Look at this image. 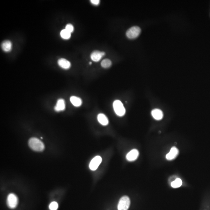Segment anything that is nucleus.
I'll use <instances>...</instances> for the list:
<instances>
[{
  "label": "nucleus",
  "mask_w": 210,
  "mask_h": 210,
  "mask_svg": "<svg viewBox=\"0 0 210 210\" xmlns=\"http://www.w3.org/2000/svg\"><path fill=\"white\" fill-rule=\"evenodd\" d=\"M66 108V104L64 100L63 99H60L58 100L54 109L56 111L59 112L63 111Z\"/></svg>",
  "instance_id": "f8f14e48"
},
{
  "label": "nucleus",
  "mask_w": 210,
  "mask_h": 210,
  "mask_svg": "<svg viewBox=\"0 0 210 210\" xmlns=\"http://www.w3.org/2000/svg\"><path fill=\"white\" fill-rule=\"evenodd\" d=\"M98 122L103 126H106L109 124V120L104 114H99L97 117Z\"/></svg>",
  "instance_id": "9b49d317"
},
{
  "label": "nucleus",
  "mask_w": 210,
  "mask_h": 210,
  "mask_svg": "<svg viewBox=\"0 0 210 210\" xmlns=\"http://www.w3.org/2000/svg\"><path fill=\"white\" fill-rule=\"evenodd\" d=\"M19 199L16 195L14 193H10L7 198V204L10 209H14L18 205Z\"/></svg>",
  "instance_id": "7ed1b4c3"
},
{
  "label": "nucleus",
  "mask_w": 210,
  "mask_h": 210,
  "mask_svg": "<svg viewBox=\"0 0 210 210\" xmlns=\"http://www.w3.org/2000/svg\"><path fill=\"white\" fill-rule=\"evenodd\" d=\"M1 47L3 51L5 52H9L12 49V43L9 40L4 41L2 43Z\"/></svg>",
  "instance_id": "4468645a"
},
{
  "label": "nucleus",
  "mask_w": 210,
  "mask_h": 210,
  "mask_svg": "<svg viewBox=\"0 0 210 210\" xmlns=\"http://www.w3.org/2000/svg\"><path fill=\"white\" fill-rule=\"evenodd\" d=\"M60 36L64 39H68L71 37V33L67 31L66 29L62 30L60 32Z\"/></svg>",
  "instance_id": "dca6fc26"
},
{
  "label": "nucleus",
  "mask_w": 210,
  "mask_h": 210,
  "mask_svg": "<svg viewBox=\"0 0 210 210\" xmlns=\"http://www.w3.org/2000/svg\"><path fill=\"white\" fill-rule=\"evenodd\" d=\"M70 102L75 107H79L82 105V99L78 97L73 96L70 97Z\"/></svg>",
  "instance_id": "2eb2a0df"
},
{
  "label": "nucleus",
  "mask_w": 210,
  "mask_h": 210,
  "mask_svg": "<svg viewBox=\"0 0 210 210\" xmlns=\"http://www.w3.org/2000/svg\"><path fill=\"white\" fill-rule=\"evenodd\" d=\"M101 66L104 68H108L111 67L112 65V62L111 60L108 59H106L103 60L101 62Z\"/></svg>",
  "instance_id": "a211bd4d"
},
{
  "label": "nucleus",
  "mask_w": 210,
  "mask_h": 210,
  "mask_svg": "<svg viewBox=\"0 0 210 210\" xmlns=\"http://www.w3.org/2000/svg\"><path fill=\"white\" fill-rule=\"evenodd\" d=\"M141 32V29L137 26H134L129 28L126 32L128 38L130 39H134L137 38Z\"/></svg>",
  "instance_id": "39448f33"
},
{
  "label": "nucleus",
  "mask_w": 210,
  "mask_h": 210,
  "mask_svg": "<svg viewBox=\"0 0 210 210\" xmlns=\"http://www.w3.org/2000/svg\"><path fill=\"white\" fill-rule=\"evenodd\" d=\"M182 180L181 179L177 178L171 182V187L173 188H179L182 185Z\"/></svg>",
  "instance_id": "f3484780"
},
{
  "label": "nucleus",
  "mask_w": 210,
  "mask_h": 210,
  "mask_svg": "<svg viewBox=\"0 0 210 210\" xmlns=\"http://www.w3.org/2000/svg\"><path fill=\"white\" fill-rule=\"evenodd\" d=\"M179 153V150L175 147H173L171 149L169 152L166 155V159L167 160H171L175 159Z\"/></svg>",
  "instance_id": "1a4fd4ad"
},
{
  "label": "nucleus",
  "mask_w": 210,
  "mask_h": 210,
  "mask_svg": "<svg viewBox=\"0 0 210 210\" xmlns=\"http://www.w3.org/2000/svg\"><path fill=\"white\" fill-rule=\"evenodd\" d=\"M151 115L153 117L157 120H162L164 116L163 112L160 109H154L152 111Z\"/></svg>",
  "instance_id": "9d476101"
},
{
  "label": "nucleus",
  "mask_w": 210,
  "mask_h": 210,
  "mask_svg": "<svg viewBox=\"0 0 210 210\" xmlns=\"http://www.w3.org/2000/svg\"><path fill=\"white\" fill-rule=\"evenodd\" d=\"M28 144L30 148L34 151H42L45 148L43 142L36 137L30 138L28 141Z\"/></svg>",
  "instance_id": "f257e3e1"
},
{
  "label": "nucleus",
  "mask_w": 210,
  "mask_h": 210,
  "mask_svg": "<svg viewBox=\"0 0 210 210\" xmlns=\"http://www.w3.org/2000/svg\"><path fill=\"white\" fill-rule=\"evenodd\" d=\"M91 3L94 5H98L100 3V1L99 0H91Z\"/></svg>",
  "instance_id": "412c9836"
},
{
  "label": "nucleus",
  "mask_w": 210,
  "mask_h": 210,
  "mask_svg": "<svg viewBox=\"0 0 210 210\" xmlns=\"http://www.w3.org/2000/svg\"><path fill=\"white\" fill-rule=\"evenodd\" d=\"M58 64L60 67L65 69H68L71 67V64L70 62L66 59L63 58L59 59L58 60Z\"/></svg>",
  "instance_id": "ddd939ff"
},
{
  "label": "nucleus",
  "mask_w": 210,
  "mask_h": 210,
  "mask_svg": "<svg viewBox=\"0 0 210 210\" xmlns=\"http://www.w3.org/2000/svg\"><path fill=\"white\" fill-rule=\"evenodd\" d=\"M59 207V205L57 202H52L50 203L49 208L50 210H57Z\"/></svg>",
  "instance_id": "6ab92c4d"
},
{
  "label": "nucleus",
  "mask_w": 210,
  "mask_h": 210,
  "mask_svg": "<svg viewBox=\"0 0 210 210\" xmlns=\"http://www.w3.org/2000/svg\"><path fill=\"white\" fill-rule=\"evenodd\" d=\"M113 107L114 111L117 116L122 117L125 115L126 110L123 103L120 100H115L113 103Z\"/></svg>",
  "instance_id": "f03ea898"
},
{
  "label": "nucleus",
  "mask_w": 210,
  "mask_h": 210,
  "mask_svg": "<svg viewBox=\"0 0 210 210\" xmlns=\"http://www.w3.org/2000/svg\"><path fill=\"white\" fill-rule=\"evenodd\" d=\"M131 204L129 198L126 196H123L120 200L117 209L118 210H128Z\"/></svg>",
  "instance_id": "20e7f679"
},
{
  "label": "nucleus",
  "mask_w": 210,
  "mask_h": 210,
  "mask_svg": "<svg viewBox=\"0 0 210 210\" xmlns=\"http://www.w3.org/2000/svg\"><path fill=\"white\" fill-rule=\"evenodd\" d=\"M89 64H90V65L92 64V62H90Z\"/></svg>",
  "instance_id": "4be33fe9"
},
{
  "label": "nucleus",
  "mask_w": 210,
  "mask_h": 210,
  "mask_svg": "<svg viewBox=\"0 0 210 210\" xmlns=\"http://www.w3.org/2000/svg\"><path fill=\"white\" fill-rule=\"evenodd\" d=\"M66 29L67 31L69 32L70 33H72L74 30L73 26L71 24H68L66 25Z\"/></svg>",
  "instance_id": "aec40b11"
},
{
  "label": "nucleus",
  "mask_w": 210,
  "mask_h": 210,
  "mask_svg": "<svg viewBox=\"0 0 210 210\" xmlns=\"http://www.w3.org/2000/svg\"><path fill=\"white\" fill-rule=\"evenodd\" d=\"M105 55L104 52L99 51H95L91 55V59L93 61L98 62L101 60L102 57Z\"/></svg>",
  "instance_id": "6e6552de"
},
{
  "label": "nucleus",
  "mask_w": 210,
  "mask_h": 210,
  "mask_svg": "<svg viewBox=\"0 0 210 210\" xmlns=\"http://www.w3.org/2000/svg\"><path fill=\"white\" fill-rule=\"evenodd\" d=\"M102 162V158L101 156H95L91 160L90 162V163L89 168L90 169L93 171H95L99 167Z\"/></svg>",
  "instance_id": "423d86ee"
},
{
  "label": "nucleus",
  "mask_w": 210,
  "mask_h": 210,
  "mask_svg": "<svg viewBox=\"0 0 210 210\" xmlns=\"http://www.w3.org/2000/svg\"><path fill=\"white\" fill-rule=\"evenodd\" d=\"M139 155V151L136 149H133L128 153L126 155V159L128 161H133L137 158Z\"/></svg>",
  "instance_id": "0eeeda50"
}]
</instances>
